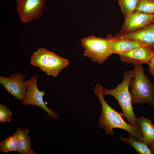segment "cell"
Here are the masks:
<instances>
[{
	"label": "cell",
	"mask_w": 154,
	"mask_h": 154,
	"mask_svg": "<svg viewBox=\"0 0 154 154\" xmlns=\"http://www.w3.org/2000/svg\"><path fill=\"white\" fill-rule=\"evenodd\" d=\"M24 76L20 73L10 75L8 77L0 76V83L10 94L15 98L23 101L27 87Z\"/></svg>",
	"instance_id": "cell-9"
},
{
	"label": "cell",
	"mask_w": 154,
	"mask_h": 154,
	"mask_svg": "<svg viewBox=\"0 0 154 154\" xmlns=\"http://www.w3.org/2000/svg\"><path fill=\"white\" fill-rule=\"evenodd\" d=\"M143 133V137L139 141L147 146L154 141V126L151 121L144 117L137 118Z\"/></svg>",
	"instance_id": "cell-14"
},
{
	"label": "cell",
	"mask_w": 154,
	"mask_h": 154,
	"mask_svg": "<svg viewBox=\"0 0 154 154\" xmlns=\"http://www.w3.org/2000/svg\"><path fill=\"white\" fill-rule=\"evenodd\" d=\"M134 135L129 133L127 137L121 136L120 139L132 147L139 154H153L148 147L140 141H137Z\"/></svg>",
	"instance_id": "cell-15"
},
{
	"label": "cell",
	"mask_w": 154,
	"mask_h": 154,
	"mask_svg": "<svg viewBox=\"0 0 154 154\" xmlns=\"http://www.w3.org/2000/svg\"><path fill=\"white\" fill-rule=\"evenodd\" d=\"M124 16V21L118 33L119 34L137 31L153 22V14L145 13L136 10Z\"/></svg>",
	"instance_id": "cell-8"
},
{
	"label": "cell",
	"mask_w": 154,
	"mask_h": 154,
	"mask_svg": "<svg viewBox=\"0 0 154 154\" xmlns=\"http://www.w3.org/2000/svg\"><path fill=\"white\" fill-rule=\"evenodd\" d=\"M37 78L34 75L29 80L25 81L27 88L24 99L22 101L24 105L36 106L44 110L50 119H56L58 115L54 110H50L46 106L43 99L45 94L44 90L40 91L37 86Z\"/></svg>",
	"instance_id": "cell-6"
},
{
	"label": "cell",
	"mask_w": 154,
	"mask_h": 154,
	"mask_svg": "<svg viewBox=\"0 0 154 154\" xmlns=\"http://www.w3.org/2000/svg\"><path fill=\"white\" fill-rule=\"evenodd\" d=\"M113 37L139 40L146 44L154 52V22L137 31L126 34L116 33Z\"/></svg>",
	"instance_id": "cell-11"
},
{
	"label": "cell",
	"mask_w": 154,
	"mask_h": 154,
	"mask_svg": "<svg viewBox=\"0 0 154 154\" xmlns=\"http://www.w3.org/2000/svg\"><path fill=\"white\" fill-rule=\"evenodd\" d=\"M148 147L152 153L154 154V141L149 144Z\"/></svg>",
	"instance_id": "cell-21"
},
{
	"label": "cell",
	"mask_w": 154,
	"mask_h": 154,
	"mask_svg": "<svg viewBox=\"0 0 154 154\" xmlns=\"http://www.w3.org/2000/svg\"><path fill=\"white\" fill-rule=\"evenodd\" d=\"M12 112L5 105L0 104V122H9L11 120Z\"/></svg>",
	"instance_id": "cell-19"
},
{
	"label": "cell",
	"mask_w": 154,
	"mask_h": 154,
	"mask_svg": "<svg viewBox=\"0 0 154 154\" xmlns=\"http://www.w3.org/2000/svg\"><path fill=\"white\" fill-rule=\"evenodd\" d=\"M138 0H118L121 11L124 15L130 14L136 11Z\"/></svg>",
	"instance_id": "cell-17"
},
{
	"label": "cell",
	"mask_w": 154,
	"mask_h": 154,
	"mask_svg": "<svg viewBox=\"0 0 154 154\" xmlns=\"http://www.w3.org/2000/svg\"><path fill=\"white\" fill-rule=\"evenodd\" d=\"M69 63V60L55 53L40 48L31 57V64L39 68L48 76H58Z\"/></svg>",
	"instance_id": "cell-4"
},
{
	"label": "cell",
	"mask_w": 154,
	"mask_h": 154,
	"mask_svg": "<svg viewBox=\"0 0 154 154\" xmlns=\"http://www.w3.org/2000/svg\"><path fill=\"white\" fill-rule=\"evenodd\" d=\"M148 64L149 66V71L154 77V56L151 58L150 62Z\"/></svg>",
	"instance_id": "cell-20"
},
{
	"label": "cell",
	"mask_w": 154,
	"mask_h": 154,
	"mask_svg": "<svg viewBox=\"0 0 154 154\" xmlns=\"http://www.w3.org/2000/svg\"><path fill=\"white\" fill-rule=\"evenodd\" d=\"M136 10L150 14L154 13V0H138Z\"/></svg>",
	"instance_id": "cell-18"
},
{
	"label": "cell",
	"mask_w": 154,
	"mask_h": 154,
	"mask_svg": "<svg viewBox=\"0 0 154 154\" xmlns=\"http://www.w3.org/2000/svg\"><path fill=\"white\" fill-rule=\"evenodd\" d=\"M133 66L134 75L129 83L132 105L145 103L154 107V85L145 75L141 65Z\"/></svg>",
	"instance_id": "cell-3"
},
{
	"label": "cell",
	"mask_w": 154,
	"mask_h": 154,
	"mask_svg": "<svg viewBox=\"0 0 154 154\" xmlns=\"http://www.w3.org/2000/svg\"><path fill=\"white\" fill-rule=\"evenodd\" d=\"M134 75V70L125 71L123 81L118 84L115 88L110 90L102 87L101 93L104 96L109 94L114 97L121 108L122 112L121 114L122 116L127 119L129 124L139 126L134 113L131 97L129 90V82Z\"/></svg>",
	"instance_id": "cell-2"
},
{
	"label": "cell",
	"mask_w": 154,
	"mask_h": 154,
	"mask_svg": "<svg viewBox=\"0 0 154 154\" xmlns=\"http://www.w3.org/2000/svg\"><path fill=\"white\" fill-rule=\"evenodd\" d=\"M153 21L154 22V13L153 14Z\"/></svg>",
	"instance_id": "cell-22"
},
{
	"label": "cell",
	"mask_w": 154,
	"mask_h": 154,
	"mask_svg": "<svg viewBox=\"0 0 154 154\" xmlns=\"http://www.w3.org/2000/svg\"><path fill=\"white\" fill-rule=\"evenodd\" d=\"M28 129H24L18 127L14 134L16 135L17 142V151L20 154H36L31 147V139L29 135Z\"/></svg>",
	"instance_id": "cell-13"
},
{
	"label": "cell",
	"mask_w": 154,
	"mask_h": 154,
	"mask_svg": "<svg viewBox=\"0 0 154 154\" xmlns=\"http://www.w3.org/2000/svg\"><path fill=\"white\" fill-rule=\"evenodd\" d=\"M17 139L14 133L0 142V151L3 153L17 151Z\"/></svg>",
	"instance_id": "cell-16"
},
{
	"label": "cell",
	"mask_w": 154,
	"mask_h": 154,
	"mask_svg": "<svg viewBox=\"0 0 154 154\" xmlns=\"http://www.w3.org/2000/svg\"><path fill=\"white\" fill-rule=\"evenodd\" d=\"M45 0H17L16 9L21 21L26 23L43 15Z\"/></svg>",
	"instance_id": "cell-7"
},
{
	"label": "cell",
	"mask_w": 154,
	"mask_h": 154,
	"mask_svg": "<svg viewBox=\"0 0 154 154\" xmlns=\"http://www.w3.org/2000/svg\"><path fill=\"white\" fill-rule=\"evenodd\" d=\"M106 37L109 41L112 54L119 55L137 48L148 46L145 44L137 40L115 38L112 34H109Z\"/></svg>",
	"instance_id": "cell-12"
},
{
	"label": "cell",
	"mask_w": 154,
	"mask_h": 154,
	"mask_svg": "<svg viewBox=\"0 0 154 154\" xmlns=\"http://www.w3.org/2000/svg\"><path fill=\"white\" fill-rule=\"evenodd\" d=\"M122 61L128 63L142 65L149 63L154 52L149 46L137 48L119 55Z\"/></svg>",
	"instance_id": "cell-10"
},
{
	"label": "cell",
	"mask_w": 154,
	"mask_h": 154,
	"mask_svg": "<svg viewBox=\"0 0 154 154\" xmlns=\"http://www.w3.org/2000/svg\"><path fill=\"white\" fill-rule=\"evenodd\" d=\"M102 87V85L97 84L93 92L101 104L102 112L99 117V123L101 128L105 130V135H113V129L117 128L126 130L140 139L143 137V133L139 125L128 124L123 119L121 113L117 112L108 104L101 93Z\"/></svg>",
	"instance_id": "cell-1"
},
{
	"label": "cell",
	"mask_w": 154,
	"mask_h": 154,
	"mask_svg": "<svg viewBox=\"0 0 154 154\" xmlns=\"http://www.w3.org/2000/svg\"><path fill=\"white\" fill-rule=\"evenodd\" d=\"M81 43L84 48V55L99 64L102 63L113 54L106 37L103 38L92 35L82 38Z\"/></svg>",
	"instance_id": "cell-5"
}]
</instances>
